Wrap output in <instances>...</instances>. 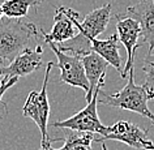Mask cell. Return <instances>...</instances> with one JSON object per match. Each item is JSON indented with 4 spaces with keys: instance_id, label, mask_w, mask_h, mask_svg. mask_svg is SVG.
Returning <instances> with one entry per match:
<instances>
[{
    "instance_id": "3957f363",
    "label": "cell",
    "mask_w": 154,
    "mask_h": 150,
    "mask_svg": "<svg viewBox=\"0 0 154 150\" xmlns=\"http://www.w3.org/2000/svg\"><path fill=\"white\" fill-rule=\"evenodd\" d=\"M37 35L38 28L33 22L9 17L0 20V67L28 48Z\"/></svg>"
},
{
    "instance_id": "52a82bcc",
    "label": "cell",
    "mask_w": 154,
    "mask_h": 150,
    "mask_svg": "<svg viewBox=\"0 0 154 150\" xmlns=\"http://www.w3.org/2000/svg\"><path fill=\"white\" fill-rule=\"evenodd\" d=\"M43 39L50 46V48L54 51L57 59V67L60 69V81L67 84V85L80 87L86 94L89 91V82H88L85 75L81 56L75 55L72 52L63 51L55 44V42H51L46 38H43Z\"/></svg>"
},
{
    "instance_id": "ac0fdd59",
    "label": "cell",
    "mask_w": 154,
    "mask_h": 150,
    "mask_svg": "<svg viewBox=\"0 0 154 150\" xmlns=\"http://www.w3.org/2000/svg\"><path fill=\"white\" fill-rule=\"evenodd\" d=\"M3 16H4V12H3V8H2V4H0V20L3 18Z\"/></svg>"
},
{
    "instance_id": "e0dca14e",
    "label": "cell",
    "mask_w": 154,
    "mask_h": 150,
    "mask_svg": "<svg viewBox=\"0 0 154 150\" xmlns=\"http://www.w3.org/2000/svg\"><path fill=\"white\" fill-rule=\"evenodd\" d=\"M18 78L17 77H12V78H5L3 77V80L0 81V106H2V101H3V95L7 93V90L11 89L14 84H17Z\"/></svg>"
},
{
    "instance_id": "8992f818",
    "label": "cell",
    "mask_w": 154,
    "mask_h": 150,
    "mask_svg": "<svg viewBox=\"0 0 154 150\" xmlns=\"http://www.w3.org/2000/svg\"><path fill=\"white\" fill-rule=\"evenodd\" d=\"M103 86H105V84H99L97 89L94 90L90 102H88V105L81 111H79L77 114L65 119V120L52 123V127L60 129H72V130H79V132H90L94 134L95 133L102 134L106 125H103L101 120H99L97 106H98L99 91H101V89H103Z\"/></svg>"
},
{
    "instance_id": "7a4b0ae2",
    "label": "cell",
    "mask_w": 154,
    "mask_h": 150,
    "mask_svg": "<svg viewBox=\"0 0 154 150\" xmlns=\"http://www.w3.org/2000/svg\"><path fill=\"white\" fill-rule=\"evenodd\" d=\"M154 99V91H152L145 85H136L134 84V69L132 68L128 72V81L122 90L114 94H107L105 91H99L98 102L103 105L116 107L122 110H128L132 112L150 119L154 124V114L150 111L148 102Z\"/></svg>"
},
{
    "instance_id": "6da1fadb",
    "label": "cell",
    "mask_w": 154,
    "mask_h": 150,
    "mask_svg": "<svg viewBox=\"0 0 154 150\" xmlns=\"http://www.w3.org/2000/svg\"><path fill=\"white\" fill-rule=\"evenodd\" d=\"M111 8H112L111 3H107L101 8H95L90 13H88L81 22L79 21L80 14L71 8V16L77 28V34L68 41V43L59 44L57 47L79 56H84L91 52L90 41L106 30L111 20Z\"/></svg>"
},
{
    "instance_id": "9a60e30c",
    "label": "cell",
    "mask_w": 154,
    "mask_h": 150,
    "mask_svg": "<svg viewBox=\"0 0 154 150\" xmlns=\"http://www.w3.org/2000/svg\"><path fill=\"white\" fill-rule=\"evenodd\" d=\"M43 0H4L2 4L5 17L24 18L28 16L30 8H38Z\"/></svg>"
},
{
    "instance_id": "d6986e66",
    "label": "cell",
    "mask_w": 154,
    "mask_h": 150,
    "mask_svg": "<svg viewBox=\"0 0 154 150\" xmlns=\"http://www.w3.org/2000/svg\"><path fill=\"white\" fill-rule=\"evenodd\" d=\"M102 150H109V149H107V146L103 144V142H102Z\"/></svg>"
},
{
    "instance_id": "2e32d148",
    "label": "cell",
    "mask_w": 154,
    "mask_h": 150,
    "mask_svg": "<svg viewBox=\"0 0 154 150\" xmlns=\"http://www.w3.org/2000/svg\"><path fill=\"white\" fill-rule=\"evenodd\" d=\"M141 69L145 73V85L154 91V50L149 51L145 59L142 60Z\"/></svg>"
},
{
    "instance_id": "8fae6325",
    "label": "cell",
    "mask_w": 154,
    "mask_h": 150,
    "mask_svg": "<svg viewBox=\"0 0 154 150\" xmlns=\"http://www.w3.org/2000/svg\"><path fill=\"white\" fill-rule=\"evenodd\" d=\"M41 34L46 39H50L51 42H57V43H63L77 34V28L71 16V8H65V7H56L55 17H54V25L52 29L48 34L43 29H39Z\"/></svg>"
},
{
    "instance_id": "5bb4252c",
    "label": "cell",
    "mask_w": 154,
    "mask_h": 150,
    "mask_svg": "<svg viewBox=\"0 0 154 150\" xmlns=\"http://www.w3.org/2000/svg\"><path fill=\"white\" fill-rule=\"evenodd\" d=\"M94 133L67 129L65 137L61 138L63 145L59 149L50 146L48 150H93L91 144L94 142Z\"/></svg>"
},
{
    "instance_id": "277c9868",
    "label": "cell",
    "mask_w": 154,
    "mask_h": 150,
    "mask_svg": "<svg viewBox=\"0 0 154 150\" xmlns=\"http://www.w3.org/2000/svg\"><path fill=\"white\" fill-rule=\"evenodd\" d=\"M54 67L52 61H48L46 65L45 71V78H43V85L39 91L32 90L26 98V102L22 107V115L25 118H30L35 123L37 127L41 130L42 140H41V149L39 150H48L51 146V142L54 141H61V138H50L48 137V118H50V102L47 97V85H48V78L50 73Z\"/></svg>"
},
{
    "instance_id": "9c48e42d",
    "label": "cell",
    "mask_w": 154,
    "mask_h": 150,
    "mask_svg": "<svg viewBox=\"0 0 154 150\" xmlns=\"http://www.w3.org/2000/svg\"><path fill=\"white\" fill-rule=\"evenodd\" d=\"M42 55H43V50H42V46L39 44L37 46L35 50H32L29 47L25 48L12 61H9L8 65H5V67L2 65L0 67V77L20 78L32 75L33 72H35L43 67Z\"/></svg>"
},
{
    "instance_id": "30bf717a",
    "label": "cell",
    "mask_w": 154,
    "mask_h": 150,
    "mask_svg": "<svg viewBox=\"0 0 154 150\" xmlns=\"http://www.w3.org/2000/svg\"><path fill=\"white\" fill-rule=\"evenodd\" d=\"M127 16L134 18L141 28L142 43L149 44V51L154 50V0H141L127 8Z\"/></svg>"
},
{
    "instance_id": "4fadbf2b",
    "label": "cell",
    "mask_w": 154,
    "mask_h": 150,
    "mask_svg": "<svg viewBox=\"0 0 154 150\" xmlns=\"http://www.w3.org/2000/svg\"><path fill=\"white\" fill-rule=\"evenodd\" d=\"M91 46V51L97 52L98 55H101L110 65H112L114 68H116V71L119 73L122 72V59L119 55V39H118V34H112L110 38L107 39H94L90 41Z\"/></svg>"
},
{
    "instance_id": "7c38bea8",
    "label": "cell",
    "mask_w": 154,
    "mask_h": 150,
    "mask_svg": "<svg viewBox=\"0 0 154 150\" xmlns=\"http://www.w3.org/2000/svg\"><path fill=\"white\" fill-rule=\"evenodd\" d=\"M81 60H82L84 69H85L88 82H89V91L85 94V98H86V102H90L97 86L99 84H105L106 68L109 63L101 55H98L94 51L81 56Z\"/></svg>"
},
{
    "instance_id": "ba28073f",
    "label": "cell",
    "mask_w": 154,
    "mask_h": 150,
    "mask_svg": "<svg viewBox=\"0 0 154 150\" xmlns=\"http://www.w3.org/2000/svg\"><path fill=\"white\" fill-rule=\"evenodd\" d=\"M116 34L119 42L127 50V61L120 72V77H128V72L133 68L136 51L140 47L138 38L141 35L140 24L127 14H116Z\"/></svg>"
},
{
    "instance_id": "5b68a950",
    "label": "cell",
    "mask_w": 154,
    "mask_h": 150,
    "mask_svg": "<svg viewBox=\"0 0 154 150\" xmlns=\"http://www.w3.org/2000/svg\"><path fill=\"white\" fill-rule=\"evenodd\" d=\"M149 129H141L128 120H119L111 127H106L101 138H95L94 142H105L106 140L120 141L133 149L154 150V142L148 136Z\"/></svg>"
}]
</instances>
